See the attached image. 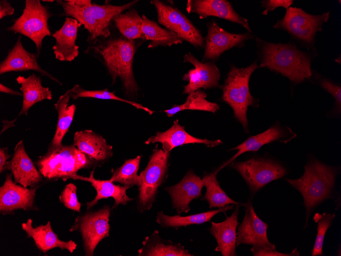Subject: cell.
<instances>
[{
  "instance_id": "cell-1",
  "label": "cell",
  "mask_w": 341,
  "mask_h": 256,
  "mask_svg": "<svg viewBox=\"0 0 341 256\" xmlns=\"http://www.w3.org/2000/svg\"><path fill=\"white\" fill-rule=\"evenodd\" d=\"M256 40L260 67L281 74L295 85L311 78L314 53L300 50L294 42H269L257 37Z\"/></svg>"
},
{
  "instance_id": "cell-35",
  "label": "cell",
  "mask_w": 341,
  "mask_h": 256,
  "mask_svg": "<svg viewBox=\"0 0 341 256\" xmlns=\"http://www.w3.org/2000/svg\"><path fill=\"white\" fill-rule=\"evenodd\" d=\"M207 94L200 90H197L189 94L185 102L181 105H175L172 108L164 111L168 117L184 110H197L215 112L220 106L215 103L206 99Z\"/></svg>"
},
{
  "instance_id": "cell-12",
  "label": "cell",
  "mask_w": 341,
  "mask_h": 256,
  "mask_svg": "<svg viewBox=\"0 0 341 256\" xmlns=\"http://www.w3.org/2000/svg\"><path fill=\"white\" fill-rule=\"evenodd\" d=\"M151 3L156 8L158 22L167 30L195 47L205 46L204 39L200 31L178 9L158 0L151 1Z\"/></svg>"
},
{
  "instance_id": "cell-18",
  "label": "cell",
  "mask_w": 341,
  "mask_h": 256,
  "mask_svg": "<svg viewBox=\"0 0 341 256\" xmlns=\"http://www.w3.org/2000/svg\"><path fill=\"white\" fill-rule=\"evenodd\" d=\"M203 187L202 179L189 171L179 183L165 188V190L170 196L173 207L180 215L190 211L189 203L201 197Z\"/></svg>"
},
{
  "instance_id": "cell-9",
  "label": "cell",
  "mask_w": 341,
  "mask_h": 256,
  "mask_svg": "<svg viewBox=\"0 0 341 256\" xmlns=\"http://www.w3.org/2000/svg\"><path fill=\"white\" fill-rule=\"evenodd\" d=\"M169 153L163 149H155L149 163L140 173L141 184L139 188V211L150 210L155 200L158 188L166 177Z\"/></svg>"
},
{
  "instance_id": "cell-42",
  "label": "cell",
  "mask_w": 341,
  "mask_h": 256,
  "mask_svg": "<svg viewBox=\"0 0 341 256\" xmlns=\"http://www.w3.org/2000/svg\"><path fill=\"white\" fill-rule=\"evenodd\" d=\"M251 251L254 256H298L300 255V252L298 251L297 248H295L290 253H282L276 250H267L256 246H252Z\"/></svg>"
},
{
  "instance_id": "cell-7",
  "label": "cell",
  "mask_w": 341,
  "mask_h": 256,
  "mask_svg": "<svg viewBox=\"0 0 341 256\" xmlns=\"http://www.w3.org/2000/svg\"><path fill=\"white\" fill-rule=\"evenodd\" d=\"M330 18V12L320 15L307 13L302 9L290 7L281 19L273 25L275 29L287 32L307 51L316 52L314 47L316 33L322 31L323 25Z\"/></svg>"
},
{
  "instance_id": "cell-2",
  "label": "cell",
  "mask_w": 341,
  "mask_h": 256,
  "mask_svg": "<svg viewBox=\"0 0 341 256\" xmlns=\"http://www.w3.org/2000/svg\"><path fill=\"white\" fill-rule=\"evenodd\" d=\"M338 168L329 166L319 160L310 158L305 166L303 175L297 179H286L287 182L302 195L308 218L319 204L333 195Z\"/></svg>"
},
{
  "instance_id": "cell-31",
  "label": "cell",
  "mask_w": 341,
  "mask_h": 256,
  "mask_svg": "<svg viewBox=\"0 0 341 256\" xmlns=\"http://www.w3.org/2000/svg\"><path fill=\"white\" fill-rule=\"evenodd\" d=\"M233 208V205H227L223 208H218L217 210L187 216H181L179 215L170 216L165 215L162 211H160L158 212L156 221L161 227L166 228H178L192 224H201L209 221L218 213H225Z\"/></svg>"
},
{
  "instance_id": "cell-45",
  "label": "cell",
  "mask_w": 341,
  "mask_h": 256,
  "mask_svg": "<svg viewBox=\"0 0 341 256\" xmlns=\"http://www.w3.org/2000/svg\"><path fill=\"white\" fill-rule=\"evenodd\" d=\"M0 91L4 93L9 94L14 96H22V94L17 91H15L3 84H0Z\"/></svg>"
},
{
  "instance_id": "cell-17",
  "label": "cell",
  "mask_w": 341,
  "mask_h": 256,
  "mask_svg": "<svg viewBox=\"0 0 341 256\" xmlns=\"http://www.w3.org/2000/svg\"><path fill=\"white\" fill-rule=\"evenodd\" d=\"M6 169L11 171L15 183L26 188L38 186L43 177L26 152L22 141L16 144Z\"/></svg>"
},
{
  "instance_id": "cell-40",
  "label": "cell",
  "mask_w": 341,
  "mask_h": 256,
  "mask_svg": "<svg viewBox=\"0 0 341 256\" xmlns=\"http://www.w3.org/2000/svg\"><path fill=\"white\" fill-rule=\"evenodd\" d=\"M77 187L73 183L67 184L59 196L60 201L65 207L76 212H79L81 204L78 200Z\"/></svg>"
},
{
  "instance_id": "cell-41",
  "label": "cell",
  "mask_w": 341,
  "mask_h": 256,
  "mask_svg": "<svg viewBox=\"0 0 341 256\" xmlns=\"http://www.w3.org/2000/svg\"><path fill=\"white\" fill-rule=\"evenodd\" d=\"M261 6L264 8L262 14L266 15L269 12L274 11L279 7H283L287 9L293 4L292 0H264L262 1Z\"/></svg>"
},
{
  "instance_id": "cell-29",
  "label": "cell",
  "mask_w": 341,
  "mask_h": 256,
  "mask_svg": "<svg viewBox=\"0 0 341 256\" xmlns=\"http://www.w3.org/2000/svg\"><path fill=\"white\" fill-rule=\"evenodd\" d=\"M158 230L145 238L142 247L138 250V255L193 256L179 243L162 239Z\"/></svg>"
},
{
  "instance_id": "cell-15",
  "label": "cell",
  "mask_w": 341,
  "mask_h": 256,
  "mask_svg": "<svg viewBox=\"0 0 341 256\" xmlns=\"http://www.w3.org/2000/svg\"><path fill=\"white\" fill-rule=\"evenodd\" d=\"M253 38L251 32L242 34L229 33L215 22L209 23L203 61L216 60L225 51L239 46L246 41Z\"/></svg>"
},
{
  "instance_id": "cell-10",
  "label": "cell",
  "mask_w": 341,
  "mask_h": 256,
  "mask_svg": "<svg viewBox=\"0 0 341 256\" xmlns=\"http://www.w3.org/2000/svg\"><path fill=\"white\" fill-rule=\"evenodd\" d=\"M230 164L242 177L253 195L269 183L282 178L287 172L284 166L270 159L252 158Z\"/></svg>"
},
{
  "instance_id": "cell-22",
  "label": "cell",
  "mask_w": 341,
  "mask_h": 256,
  "mask_svg": "<svg viewBox=\"0 0 341 256\" xmlns=\"http://www.w3.org/2000/svg\"><path fill=\"white\" fill-rule=\"evenodd\" d=\"M80 26L76 19L66 17L61 28L52 34L56 40L52 49L56 59L71 62L78 57L79 47L76 41Z\"/></svg>"
},
{
  "instance_id": "cell-25",
  "label": "cell",
  "mask_w": 341,
  "mask_h": 256,
  "mask_svg": "<svg viewBox=\"0 0 341 256\" xmlns=\"http://www.w3.org/2000/svg\"><path fill=\"white\" fill-rule=\"evenodd\" d=\"M22 228L26 232L27 237L32 238L38 249L43 253L54 248L66 249L72 253L77 248V244L72 240H60L53 230L50 221L45 225L34 227L32 225V220L29 219L26 222L22 224Z\"/></svg>"
},
{
  "instance_id": "cell-13",
  "label": "cell",
  "mask_w": 341,
  "mask_h": 256,
  "mask_svg": "<svg viewBox=\"0 0 341 256\" xmlns=\"http://www.w3.org/2000/svg\"><path fill=\"white\" fill-rule=\"evenodd\" d=\"M243 205L245 216L237 227L236 246L244 244L267 250H276L275 246L269 241L267 237L268 224L258 217L249 199Z\"/></svg>"
},
{
  "instance_id": "cell-32",
  "label": "cell",
  "mask_w": 341,
  "mask_h": 256,
  "mask_svg": "<svg viewBox=\"0 0 341 256\" xmlns=\"http://www.w3.org/2000/svg\"><path fill=\"white\" fill-rule=\"evenodd\" d=\"M142 34L143 38L150 40L148 48L158 45L169 46L182 43V39L176 33L164 29L144 15L142 16Z\"/></svg>"
},
{
  "instance_id": "cell-21",
  "label": "cell",
  "mask_w": 341,
  "mask_h": 256,
  "mask_svg": "<svg viewBox=\"0 0 341 256\" xmlns=\"http://www.w3.org/2000/svg\"><path fill=\"white\" fill-rule=\"evenodd\" d=\"M296 136L289 128H285L276 123L265 131L256 135L251 136L242 143L229 150H238L229 160L225 162L218 169L219 171L229 165L241 154L247 152L258 151L262 146L274 142L286 143Z\"/></svg>"
},
{
  "instance_id": "cell-4",
  "label": "cell",
  "mask_w": 341,
  "mask_h": 256,
  "mask_svg": "<svg viewBox=\"0 0 341 256\" xmlns=\"http://www.w3.org/2000/svg\"><path fill=\"white\" fill-rule=\"evenodd\" d=\"M137 1L119 6L91 4L79 7L69 0L57 1L63 10L64 15L76 19L88 32L87 40L90 42L99 37L107 38L110 35V26L114 18L132 7Z\"/></svg>"
},
{
  "instance_id": "cell-38",
  "label": "cell",
  "mask_w": 341,
  "mask_h": 256,
  "mask_svg": "<svg viewBox=\"0 0 341 256\" xmlns=\"http://www.w3.org/2000/svg\"><path fill=\"white\" fill-rule=\"evenodd\" d=\"M335 217V214L328 213H324L322 215L319 213L315 214L313 219L318 223L317 234L312 250V256L323 255V246L325 236Z\"/></svg>"
},
{
  "instance_id": "cell-23",
  "label": "cell",
  "mask_w": 341,
  "mask_h": 256,
  "mask_svg": "<svg viewBox=\"0 0 341 256\" xmlns=\"http://www.w3.org/2000/svg\"><path fill=\"white\" fill-rule=\"evenodd\" d=\"M240 204H236L232 214L226 217L222 222H211V226L209 228L211 234L215 238L217 246L215 251L221 252L223 256H235L236 228L238 224V216Z\"/></svg>"
},
{
  "instance_id": "cell-20",
  "label": "cell",
  "mask_w": 341,
  "mask_h": 256,
  "mask_svg": "<svg viewBox=\"0 0 341 256\" xmlns=\"http://www.w3.org/2000/svg\"><path fill=\"white\" fill-rule=\"evenodd\" d=\"M186 10L189 13H195L200 18L209 16H216L240 25L251 32L248 21L236 13L231 4L225 0H188Z\"/></svg>"
},
{
  "instance_id": "cell-3",
  "label": "cell",
  "mask_w": 341,
  "mask_h": 256,
  "mask_svg": "<svg viewBox=\"0 0 341 256\" xmlns=\"http://www.w3.org/2000/svg\"><path fill=\"white\" fill-rule=\"evenodd\" d=\"M92 48L101 57L113 82L119 78L127 94L134 96L137 93L138 86L132 69L135 52L134 40L122 37L110 38L94 43Z\"/></svg>"
},
{
  "instance_id": "cell-47",
  "label": "cell",
  "mask_w": 341,
  "mask_h": 256,
  "mask_svg": "<svg viewBox=\"0 0 341 256\" xmlns=\"http://www.w3.org/2000/svg\"><path fill=\"white\" fill-rule=\"evenodd\" d=\"M43 1V2H51V3L54 2L53 0H51V1H49V0H43V1Z\"/></svg>"
},
{
  "instance_id": "cell-5",
  "label": "cell",
  "mask_w": 341,
  "mask_h": 256,
  "mask_svg": "<svg viewBox=\"0 0 341 256\" xmlns=\"http://www.w3.org/2000/svg\"><path fill=\"white\" fill-rule=\"evenodd\" d=\"M93 159L74 144L49 147L47 152L35 162L43 177L48 180L73 179L77 172L92 165Z\"/></svg>"
},
{
  "instance_id": "cell-28",
  "label": "cell",
  "mask_w": 341,
  "mask_h": 256,
  "mask_svg": "<svg viewBox=\"0 0 341 256\" xmlns=\"http://www.w3.org/2000/svg\"><path fill=\"white\" fill-rule=\"evenodd\" d=\"M16 81L21 85L20 90L23 96L22 107L18 116L22 114L27 115L29 110L35 104L52 99L51 90L48 87L42 85L40 77L34 73L27 78L19 76L16 78Z\"/></svg>"
},
{
  "instance_id": "cell-34",
  "label": "cell",
  "mask_w": 341,
  "mask_h": 256,
  "mask_svg": "<svg viewBox=\"0 0 341 256\" xmlns=\"http://www.w3.org/2000/svg\"><path fill=\"white\" fill-rule=\"evenodd\" d=\"M113 21L115 27L128 40L143 38L142 34V18L137 11L132 9L116 16Z\"/></svg>"
},
{
  "instance_id": "cell-27",
  "label": "cell",
  "mask_w": 341,
  "mask_h": 256,
  "mask_svg": "<svg viewBox=\"0 0 341 256\" xmlns=\"http://www.w3.org/2000/svg\"><path fill=\"white\" fill-rule=\"evenodd\" d=\"M73 144L96 161H105L113 155L112 147L102 136L91 130L76 132Z\"/></svg>"
},
{
  "instance_id": "cell-30",
  "label": "cell",
  "mask_w": 341,
  "mask_h": 256,
  "mask_svg": "<svg viewBox=\"0 0 341 256\" xmlns=\"http://www.w3.org/2000/svg\"><path fill=\"white\" fill-rule=\"evenodd\" d=\"M72 90L70 89L61 95L54 104L58 114V120L55 133L49 146L50 147L62 146V139L73 121L76 106L75 104L69 105Z\"/></svg>"
},
{
  "instance_id": "cell-14",
  "label": "cell",
  "mask_w": 341,
  "mask_h": 256,
  "mask_svg": "<svg viewBox=\"0 0 341 256\" xmlns=\"http://www.w3.org/2000/svg\"><path fill=\"white\" fill-rule=\"evenodd\" d=\"M38 188V186L28 188L18 185L13 181L11 174H7L0 188L1 213L7 215L18 209L25 211L36 209L34 200Z\"/></svg>"
},
{
  "instance_id": "cell-36",
  "label": "cell",
  "mask_w": 341,
  "mask_h": 256,
  "mask_svg": "<svg viewBox=\"0 0 341 256\" xmlns=\"http://www.w3.org/2000/svg\"><path fill=\"white\" fill-rule=\"evenodd\" d=\"M140 160V156L127 160L120 167L113 171L112 175L109 180L113 182L120 183L123 185H136L139 187L141 182L137 172Z\"/></svg>"
},
{
  "instance_id": "cell-39",
  "label": "cell",
  "mask_w": 341,
  "mask_h": 256,
  "mask_svg": "<svg viewBox=\"0 0 341 256\" xmlns=\"http://www.w3.org/2000/svg\"><path fill=\"white\" fill-rule=\"evenodd\" d=\"M313 75L318 84L326 91L330 93L335 100V106L332 113L340 114L341 111V87L330 79L320 74L315 71Z\"/></svg>"
},
{
  "instance_id": "cell-33",
  "label": "cell",
  "mask_w": 341,
  "mask_h": 256,
  "mask_svg": "<svg viewBox=\"0 0 341 256\" xmlns=\"http://www.w3.org/2000/svg\"><path fill=\"white\" fill-rule=\"evenodd\" d=\"M219 170L206 174L202 180L206 188V193L203 200L209 203V207L211 208H223L229 204H241L230 198L221 188L217 179L216 174Z\"/></svg>"
},
{
  "instance_id": "cell-46",
  "label": "cell",
  "mask_w": 341,
  "mask_h": 256,
  "mask_svg": "<svg viewBox=\"0 0 341 256\" xmlns=\"http://www.w3.org/2000/svg\"><path fill=\"white\" fill-rule=\"evenodd\" d=\"M70 2L75 5L79 7H83L88 6L91 4L90 0H69Z\"/></svg>"
},
{
  "instance_id": "cell-6",
  "label": "cell",
  "mask_w": 341,
  "mask_h": 256,
  "mask_svg": "<svg viewBox=\"0 0 341 256\" xmlns=\"http://www.w3.org/2000/svg\"><path fill=\"white\" fill-rule=\"evenodd\" d=\"M258 68L254 62L245 68L231 66L223 88V100L232 108L235 118L248 131L247 112L249 106H258L257 100L251 95L249 86L251 75Z\"/></svg>"
},
{
  "instance_id": "cell-43",
  "label": "cell",
  "mask_w": 341,
  "mask_h": 256,
  "mask_svg": "<svg viewBox=\"0 0 341 256\" xmlns=\"http://www.w3.org/2000/svg\"><path fill=\"white\" fill-rule=\"evenodd\" d=\"M14 13V9L8 1H0V19L6 16L12 15Z\"/></svg>"
},
{
  "instance_id": "cell-8",
  "label": "cell",
  "mask_w": 341,
  "mask_h": 256,
  "mask_svg": "<svg viewBox=\"0 0 341 256\" xmlns=\"http://www.w3.org/2000/svg\"><path fill=\"white\" fill-rule=\"evenodd\" d=\"M52 15L48 7L43 5L40 1L26 0L22 13L7 30L30 38L40 55L43 38L51 35L48 21Z\"/></svg>"
},
{
  "instance_id": "cell-24",
  "label": "cell",
  "mask_w": 341,
  "mask_h": 256,
  "mask_svg": "<svg viewBox=\"0 0 341 256\" xmlns=\"http://www.w3.org/2000/svg\"><path fill=\"white\" fill-rule=\"evenodd\" d=\"M156 142L162 144L164 152L170 153L174 148L188 144H203L207 147H213L222 144L220 139L210 141L195 137L188 133L184 127L179 124L178 120L174 122L173 126L163 132H157L155 136L150 137L145 143L147 145Z\"/></svg>"
},
{
  "instance_id": "cell-11",
  "label": "cell",
  "mask_w": 341,
  "mask_h": 256,
  "mask_svg": "<svg viewBox=\"0 0 341 256\" xmlns=\"http://www.w3.org/2000/svg\"><path fill=\"white\" fill-rule=\"evenodd\" d=\"M111 210L110 206L105 205L99 211L80 215L69 229V231L80 232L85 255H93L98 244L109 236Z\"/></svg>"
},
{
  "instance_id": "cell-44",
  "label": "cell",
  "mask_w": 341,
  "mask_h": 256,
  "mask_svg": "<svg viewBox=\"0 0 341 256\" xmlns=\"http://www.w3.org/2000/svg\"><path fill=\"white\" fill-rule=\"evenodd\" d=\"M8 148H1L0 149V172L2 173L6 169L7 160L11 155L7 152Z\"/></svg>"
},
{
  "instance_id": "cell-16",
  "label": "cell",
  "mask_w": 341,
  "mask_h": 256,
  "mask_svg": "<svg viewBox=\"0 0 341 256\" xmlns=\"http://www.w3.org/2000/svg\"><path fill=\"white\" fill-rule=\"evenodd\" d=\"M184 62L192 64L194 68L191 69L183 77L188 81L184 86L183 94H190L200 88L207 89L218 85L220 72L216 66L211 62L203 63L199 61L191 53L183 57Z\"/></svg>"
},
{
  "instance_id": "cell-19",
  "label": "cell",
  "mask_w": 341,
  "mask_h": 256,
  "mask_svg": "<svg viewBox=\"0 0 341 256\" xmlns=\"http://www.w3.org/2000/svg\"><path fill=\"white\" fill-rule=\"evenodd\" d=\"M39 55L27 51L23 46L19 35L13 47L8 52L5 59L0 64V74L11 72H24L29 70L36 71L43 76L62 85L61 83L51 74L42 69L37 59Z\"/></svg>"
},
{
  "instance_id": "cell-37",
  "label": "cell",
  "mask_w": 341,
  "mask_h": 256,
  "mask_svg": "<svg viewBox=\"0 0 341 256\" xmlns=\"http://www.w3.org/2000/svg\"><path fill=\"white\" fill-rule=\"evenodd\" d=\"M71 98L73 100L77 99L79 98H93L98 99L113 100L127 103L137 109L145 111L150 114H152L154 112L139 103L120 98L116 96L114 92L109 91L107 89L87 90L79 85H76L71 88Z\"/></svg>"
},
{
  "instance_id": "cell-26",
  "label": "cell",
  "mask_w": 341,
  "mask_h": 256,
  "mask_svg": "<svg viewBox=\"0 0 341 256\" xmlns=\"http://www.w3.org/2000/svg\"><path fill=\"white\" fill-rule=\"evenodd\" d=\"M94 170L90 172L89 177H84L78 174L75 175L74 179L81 180L91 183L96 191V195L94 199L87 203V208L88 210L94 205L98 201L103 198L111 197L114 199V204L112 208L116 207L119 204H127V202L133 200L129 197L126 191L131 187L127 185H115L109 180H101L96 179L94 177Z\"/></svg>"
}]
</instances>
